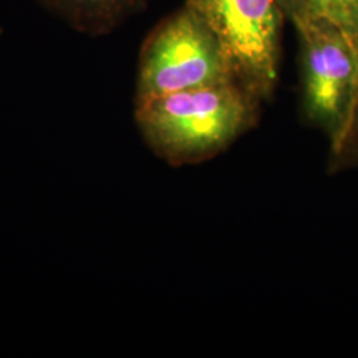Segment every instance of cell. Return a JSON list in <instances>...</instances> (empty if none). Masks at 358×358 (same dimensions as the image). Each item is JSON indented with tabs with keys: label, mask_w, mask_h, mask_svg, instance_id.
I'll return each instance as SVG.
<instances>
[{
	"label": "cell",
	"mask_w": 358,
	"mask_h": 358,
	"mask_svg": "<svg viewBox=\"0 0 358 358\" xmlns=\"http://www.w3.org/2000/svg\"><path fill=\"white\" fill-rule=\"evenodd\" d=\"M138 0H59L65 13L83 26H106L136 6Z\"/></svg>",
	"instance_id": "cell-6"
},
{
	"label": "cell",
	"mask_w": 358,
	"mask_h": 358,
	"mask_svg": "<svg viewBox=\"0 0 358 358\" xmlns=\"http://www.w3.org/2000/svg\"><path fill=\"white\" fill-rule=\"evenodd\" d=\"M303 48V103L307 118L340 143L358 93V52L336 27L308 19L297 28Z\"/></svg>",
	"instance_id": "cell-4"
},
{
	"label": "cell",
	"mask_w": 358,
	"mask_h": 358,
	"mask_svg": "<svg viewBox=\"0 0 358 358\" xmlns=\"http://www.w3.org/2000/svg\"><path fill=\"white\" fill-rule=\"evenodd\" d=\"M329 153V170L332 173L358 166V93L344 137Z\"/></svg>",
	"instance_id": "cell-7"
},
{
	"label": "cell",
	"mask_w": 358,
	"mask_h": 358,
	"mask_svg": "<svg viewBox=\"0 0 358 358\" xmlns=\"http://www.w3.org/2000/svg\"><path fill=\"white\" fill-rule=\"evenodd\" d=\"M256 101L230 81L137 101L136 118L154 152L167 164L183 166L227 149L254 124Z\"/></svg>",
	"instance_id": "cell-1"
},
{
	"label": "cell",
	"mask_w": 358,
	"mask_h": 358,
	"mask_svg": "<svg viewBox=\"0 0 358 358\" xmlns=\"http://www.w3.org/2000/svg\"><path fill=\"white\" fill-rule=\"evenodd\" d=\"M230 81L236 80L220 40L198 13L186 7L145 44L137 101Z\"/></svg>",
	"instance_id": "cell-2"
},
{
	"label": "cell",
	"mask_w": 358,
	"mask_h": 358,
	"mask_svg": "<svg viewBox=\"0 0 358 358\" xmlns=\"http://www.w3.org/2000/svg\"><path fill=\"white\" fill-rule=\"evenodd\" d=\"M220 40L235 80L256 100L278 81L282 13L276 0H187Z\"/></svg>",
	"instance_id": "cell-3"
},
{
	"label": "cell",
	"mask_w": 358,
	"mask_h": 358,
	"mask_svg": "<svg viewBox=\"0 0 358 358\" xmlns=\"http://www.w3.org/2000/svg\"><path fill=\"white\" fill-rule=\"evenodd\" d=\"M282 15L289 17L296 28L307 22V0H276Z\"/></svg>",
	"instance_id": "cell-8"
},
{
	"label": "cell",
	"mask_w": 358,
	"mask_h": 358,
	"mask_svg": "<svg viewBox=\"0 0 358 358\" xmlns=\"http://www.w3.org/2000/svg\"><path fill=\"white\" fill-rule=\"evenodd\" d=\"M307 15L336 27L358 52V0H307Z\"/></svg>",
	"instance_id": "cell-5"
}]
</instances>
